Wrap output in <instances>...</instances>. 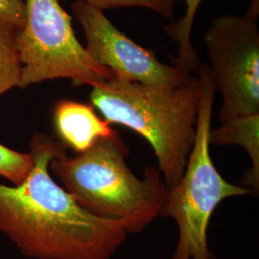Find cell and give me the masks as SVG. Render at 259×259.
Wrapping results in <instances>:
<instances>
[{"mask_svg":"<svg viewBox=\"0 0 259 259\" xmlns=\"http://www.w3.org/2000/svg\"><path fill=\"white\" fill-rule=\"evenodd\" d=\"M66 147L31 139L34 167L19 185H0V233L28 258L111 259L129 236L123 224L85 211L50 174Z\"/></svg>","mask_w":259,"mask_h":259,"instance_id":"6da1fadb","label":"cell"},{"mask_svg":"<svg viewBox=\"0 0 259 259\" xmlns=\"http://www.w3.org/2000/svg\"><path fill=\"white\" fill-rule=\"evenodd\" d=\"M128 154L117 134L73 157L64 152L49 168L85 211L122 223L130 235L143 232L161 215L169 188L157 167H145L142 179L136 176L127 164Z\"/></svg>","mask_w":259,"mask_h":259,"instance_id":"7a4b0ae2","label":"cell"},{"mask_svg":"<svg viewBox=\"0 0 259 259\" xmlns=\"http://www.w3.org/2000/svg\"><path fill=\"white\" fill-rule=\"evenodd\" d=\"M200 95L198 77L174 88L112 78L93 87L90 100L110 125L127 127L148 142L171 189L184 175L194 145Z\"/></svg>","mask_w":259,"mask_h":259,"instance_id":"3957f363","label":"cell"},{"mask_svg":"<svg viewBox=\"0 0 259 259\" xmlns=\"http://www.w3.org/2000/svg\"><path fill=\"white\" fill-rule=\"evenodd\" d=\"M196 72L201 95L194 145L182 179L169 189L160 215L172 218L178 227L176 249L170 259H217L207 239L214 210L228 198L252 193L246 186L225 180L213 163L209 133L216 91L207 64H201Z\"/></svg>","mask_w":259,"mask_h":259,"instance_id":"277c9868","label":"cell"},{"mask_svg":"<svg viewBox=\"0 0 259 259\" xmlns=\"http://www.w3.org/2000/svg\"><path fill=\"white\" fill-rule=\"evenodd\" d=\"M24 2L25 21L15 37L22 66L20 89L54 79L93 88L114 78L79 42L72 19L58 0Z\"/></svg>","mask_w":259,"mask_h":259,"instance_id":"5b68a950","label":"cell"},{"mask_svg":"<svg viewBox=\"0 0 259 259\" xmlns=\"http://www.w3.org/2000/svg\"><path fill=\"white\" fill-rule=\"evenodd\" d=\"M223 122L259 114V31L256 20L225 15L213 19L204 37Z\"/></svg>","mask_w":259,"mask_h":259,"instance_id":"8992f818","label":"cell"},{"mask_svg":"<svg viewBox=\"0 0 259 259\" xmlns=\"http://www.w3.org/2000/svg\"><path fill=\"white\" fill-rule=\"evenodd\" d=\"M70 7L83 28L87 51L98 64L110 69L114 78L172 88L192 80V74L176 65L161 63L154 51L140 47L121 33L102 10L81 0H75Z\"/></svg>","mask_w":259,"mask_h":259,"instance_id":"52a82bcc","label":"cell"},{"mask_svg":"<svg viewBox=\"0 0 259 259\" xmlns=\"http://www.w3.org/2000/svg\"><path fill=\"white\" fill-rule=\"evenodd\" d=\"M53 119L60 142L77 154L89 150L98 139L117 135L89 104L61 100L55 105Z\"/></svg>","mask_w":259,"mask_h":259,"instance_id":"ba28073f","label":"cell"},{"mask_svg":"<svg viewBox=\"0 0 259 259\" xmlns=\"http://www.w3.org/2000/svg\"><path fill=\"white\" fill-rule=\"evenodd\" d=\"M209 144L216 146L237 145L250 157L251 167L242 181V185L258 193L259 114L242 115L223 122L217 129L210 130Z\"/></svg>","mask_w":259,"mask_h":259,"instance_id":"9c48e42d","label":"cell"},{"mask_svg":"<svg viewBox=\"0 0 259 259\" xmlns=\"http://www.w3.org/2000/svg\"><path fill=\"white\" fill-rule=\"evenodd\" d=\"M186 4L185 17L179 22H173L164 27L167 35L179 46V54L174 63L177 67L192 74L201 65L197 51L191 44V32L195 17L203 0H185Z\"/></svg>","mask_w":259,"mask_h":259,"instance_id":"30bf717a","label":"cell"},{"mask_svg":"<svg viewBox=\"0 0 259 259\" xmlns=\"http://www.w3.org/2000/svg\"><path fill=\"white\" fill-rule=\"evenodd\" d=\"M16 30L8 20L0 19V96L20 84L22 66L15 41Z\"/></svg>","mask_w":259,"mask_h":259,"instance_id":"8fae6325","label":"cell"},{"mask_svg":"<svg viewBox=\"0 0 259 259\" xmlns=\"http://www.w3.org/2000/svg\"><path fill=\"white\" fill-rule=\"evenodd\" d=\"M34 167L32 154L15 151L0 143V177L13 185L22 184Z\"/></svg>","mask_w":259,"mask_h":259,"instance_id":"7c38bea8","label":"cell"},{"mask_svg":"<svg viewBox=\"0 0 259 259\" xmlns=\"http://www.w3.org/2000/svg\"><path fill=\"white\" fill-rule=\"evenodd\" d=\"M98 9H119L143 7L153 10L160 16L174 20V5L176 0H81Z\"/></svg>","mask_w":259,"mask_h":259,"instance_id":"4fadbf2b","label":"cell"},{"mask_svg":"<svg viewBox=\"0 0 259 259\" xmlns=\"http://www.w3.org/2000/svg\"><path fill=\"white\" fill-rule=\"evenodd\" d=\"M0 19H6L17 29L25 21L24 0H0Z\"/></svg>","mask_w":259,"mask_h":259,"instance_id":"5bb4252c","label":"cell"}]
</instances>
